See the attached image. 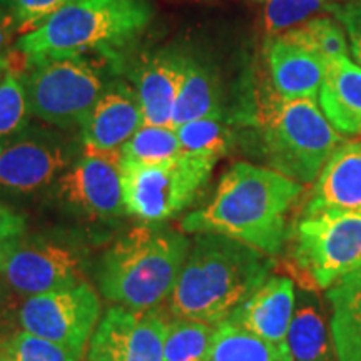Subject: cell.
I'll return each instance as SVG.
<instances>
[{
    "instance_id": "31",
    "label": "cell",
    "mask_w": 361,
    "mask_h": 361,
    "mask_svg": "<svg viewBox=\"0 0 361 361\" xmlns=\"http://www.w3.org/2000/svg\"><path fill=\"white\" fill-rule=\"evenodd\" d=\"M72 2L75 0H0V6L12 17L17 32L24 35Z\"/></svg>"
},
{
    "instance_id": "7",
    "label": "cell",
    "mask_w": 361,
    "mask_h": 361,
    "mask_svg": "<svg viewBox=\"0 0 361 361\" xmlns=\"http://www.w3.org/2000/svg\"><path fill=\"white\" fill-rule=\"evenodd\" d=\"M24 82L30 114L64 129L82 126L104 92L101 74L84 56L34 59Z\"/></svg>"
},
{
    "instance_id": "19",
    "label": "cell",
    "mask_w": 361,
    "mask_h": 361,
    "mask_svg": "<svg viewBox=\"0 0 361 361\" xmlns=\"http://www.w3.org/2000/svg\"><path fill=\"white\" fill-rule=\"evenodd\" d=\"M319 104L338 133L361 134V67L348 56L326 61Z\"/></svg>"
},
{
    "instance_id": "12",
    "label": "cell",
    "mask_w": 361,
    "mask_h": 361,
    "mask_svg": "<svg viewBox=\"0 0 361 361\" xmlns=\"http://www.w3.org/2000/svg\"><path fill=\"white\" fill-rule=\"evenodd\" d=\"M61 201L92 219H116L128 214L119 162L84 154L57 180Z\"/></svg>"
},
{
    "instance_id": "2",
    "label": "cell",
    "mask_w": 361,
    "mask_h": 361,
    "mask_svg": "<svg viewBox=\"0 0 361 361\" xmlns=\"http://www.w3.org/2000/svg\"><path fill=\"white\" fill-rule=\"evenodd\" d=\"M274 266L269 255L246 243L202 233L194 239L169 296L171 313L216 326L258 290Z\"/></svg>"
},
{
    "instance_id": "29",
    "label": "cell",
    "mask_w": 361,
    "mask_h": 361,
    "mask_svg": "<svg viewBox=\"0 0 361 361\" xmlns=\"http://www.w3.org/2000/svg\"><path fill=\"white\" fill-rule=\"evenodd\" d=\"M30 107L25 82L16 72L6 71L0 79V139L19 133L27 126Z\"/></svg>"
},
{
    "instance_id": "18",
    "label": "cell",
    "mask_w": 361,
    "mask_h": 361,
    "mask_svg": "<svg viewBox=\"0 0 361 361\" xmlns=\"http://www.w3.org/2000/svg\"><path fill=\"white\" fill-rule=\"evenodd\" d=\"M273 90L283 99H318L326 61L305 45L279 35L268 49Z\"/></svg>"
},
{
    "instance_id": "15",
    "label": "cell",
    "mask_w": 361,
    "mask_h": 361,
    "mask_svg": "<svg viewBox=\"0 0 361 361\" xmlns=\"http://www.w3.org/2000/svg\"><path fill=\"white\" fill-rule=\"evenodd\" d=\"M295 308L296 295L293 279L269 276L228 319L268 341L288 343V329Z\"/></svg>"
},
{
    "instance_id": "10",
    "label": "cell",
    "mask_w": 361,
    "mask_h": 361,
    "mask_svg": "<svg viewBox=\"0 0 361 361\" xmlns=\"http://www.w3.org/2000/svg\"><path fill=\"white\" fill-rule=\"evenodd\" d=\"M168 322L156 310H107L89 341V361H164Z\"/></svg>"
},
{
    "instance_id": "36",
    "label": "cell",
    "mask_w": 361,
    "mask_h": 361,
    "mask_svg": "<svg viewBox=\"0 0 361 361\" xmlns=\"http://www.w3.org/2000/svg\"><path fill=\"white\" fill-rule=\"evenodd\" d=\"M7 71V66H4V64H0V79H2V75H4V72Z\"/></svg>"
},
{
    "instance_id": "9",
    "label": "cell",
    "mask_w": 361,
    "mask_h": 361,
    "mask_svg": "<svg viewBox=\"0 0 361 361\" xmlns=\"http://www.w3.org/2000/svg\"><path fill=\"white\" fill-rule=\"evenodd\" d=\"M99 322L101 301L85 283L25 298L17 313L20 329L79 353L87 348Z\"/></svg>"
},
{
    "instance_id": "23",
    "label": "cell",
    "mask_w": 361,
    "mask_h": 361,
    "mask_svg": "<svg viewBox=\"0 0 361 361\" xmlns=\"http://www.w3.org/2000/svg\"><path fill=\"white\" fill-rule=\"evenodd\" d=\"M207 361H295L288 343H273L226 319L216 324Z\"/></svg>"
},
{
    "instance_id": "5",
    "label": "cell",
    "mask_w": 361,
    "mask_h": 361,
    "mask_svg": "<svg viewBox=\"0 0 361 361\" xmlns=\"http://www.w3.org/2000/svg\"><path fill=\"white\" fill-rule=\"evenodd\" d=\"M252 121L269 169L300 184L313 183L343 144L314 99H283L271 92L256 107Z\"/></svg>"
},
{
    "instance_id": "25",
    "label": "cell",
    "mask_w": 361,
    "mask_h": 361,
    "mask_svg": "<svg viewBox=\"0 0 361 361\" xmlns=\"http://www.w3.org/2000/svg\"><path fill=\"white\" fill-rule=\"evenodd\" d=\"M213 336V324L176 318L166 329L164 361H207Z\"/></svg>"
},
{
    "instance_id": "28",
    "label": "cell",
    "mask_w": 361,
    "mask_h": 361,
    "mask_svg": "<svg viewBox=\"0 0 361 361\" xmlns=\"http://www.w3.org/2000/svg\"><path fill=\"white\" fill-rule=\"evenodd\" d=\"M283 37L311 49V51L319 54L324 61L346 56V51H348L341 27L331 19H324V17L308 20L300 27H293L283 34Z\"/></svg>"
},
{
    "instance_id": "21",
    "label": "cell",
    "mask_w": 361,
    "mask_h": 361,
    "mask_svg": "<svg viewBox=\"0 0 361 361\" xmlns=\"http://www.w3.org/2000/svg\"><path fill=\"white\" fill-rule=\"evenodd\" d=\"M286 341L295 361H338L331 329H328L322 306L311 291L308 295L305 291L300 298Z\"/></svg>"
},
{
    "instance_id": "6",
    "label": "cell",
    "mask_w": 361,
    "mask_h": 361,
    "mask_svg": "<svg viewBox=\"0 0 361 361\" xmlns=\"http://www.w3.org/2000/svg\"><path fill=\"white\" fill-rule=\"evenodd\" d=\"M290 238L286 269L305 291L328 290L361 268V213L356 211L303 216Z\"/></svg>"
},
{
    "instance_id": "1",
    "label": "cell",
    "mask_w": 361,
    "mask_h": 361,
    "mask_svg": "<svg viewBox=\"0 0 361 361\" xmlns=\"http://www.w3.org/2000/svg\"><path fill=\"white\" fill-rule=\"evenodd\" d=\"M303 191L278 171L236 162L221 178L213 200L183 219V231L214 233L274 256L288 241V213Z\"/></svg>"
},
{
    "instance_id": "3",
    "label": "cell",
    "mask_w": 361,
    "mask_h": 361,
    "mask_svg": "<svg viewBox=\"0 0 361 361\" xmlns=\"http://www.w3.org/2000/svg\"><path fill=\"white\" fill-rule=\"evenodd\" d=\"M191 245L184 234L139 226L104 252L97 269L106 300L129 310H156L171 296Z\"/></svg>"
},
{
    "instance_id": "13",
    "label": "cell",
    "mask_w": 361,
    "mask_h": 361,
    "mask_svg": "<svg viewBox=\"0 0 361 361\" xmlns=\"http://www.w3.org/2000/svg\"><path fill=\"white\" fill-rule=\"evenodd\" d=\"M79 258L66 247L44 241H25L12 251L0 278L13 295L35 296L78 284Z\"/></svg>"
},
{
    "instance_id": "37",
    "label": "cell",
    "mask_w": 361,
    "mask_h": 361,
    "mask_svg": "<svg viewBox=\"0 0 361 361\" xmlns=\"http://www.w3.org/2000/svg\"><path fill=\"white\" fill-rule=\"evenodd\" d=\"M0 361H11V360H8V356H6L2 351H0Z\"/></svg>"
},
{
    "instance_id": "27",
    "label": "cell",
    "mask_w": 361,
    "mask_h": 361,
    "mask_svg": "<svg viewBox=\"0 0 361 361\" xmlns=\"http://www.w3.org/2000/svg\"><path fill=\"white\" fill-rule=\"evenodd\" d=\"M0 351L11 361H82L84 356L20 328L0 341Z\"/></svg>"
},
{
    "instance_id": "17",
    "label": "cell",
    "mask_w": 361,
    "mask_h": 361,
    "mask_svg": "<svg viewBox=\"0 0 361 361\" xmlns=\"http://www.w3.org/2000/svg\"><path fill=\"white\" fill-rule=\"evenodd\" d=\"M188 56L164 51L152 56L135 75V94L144 124L173 128V111L186 74Z\"/></svg>"
},
{
    "instance_id": "26",
    "label": "cell",
    "mask_w": 361,
    "mask_h": 361,
    "mask_svg": "<svg viewBox=\"0 0 361 361\" xmlns=\"http://www.w3.org/2000/svg\"><path fill=\"white\" fill-rule=\"evenodd\" d=\"M183 151L223 157L233 144V133L223 114L207 116L176 129Z\"/></svg>"
},
{
    "instance_id": "32",
    "label": "cell",
    "mask_w": 361,
    "mask_h": 361,
    "mask_svg": "<svg viewBox=\"0 0 361 361\" xmlns=\"http://www.w3.org/2000/svg\"><path fill=\"white\" fill-rule=\"evenodd\" d=\"M25 218L0 204V269L6 263L12 251L24 239Z\"/></svg>"
},
{
    "instance_id": "16",
    "label": "cell",
    "mask_w": 361,
    "mask_h": 361,
    "mask_svg": "<svg viewBox=\"0 0 361 361\" xmlns=\"http://www.w3.org/2000/svg\"><path fill=\"white\" fill-rule=\"evenodd\" d=\"M323 211L361 213V139L343 142L316 178L303 216Z\"/></svg>"
},
{
    "instance_id": "11",
    "label": "cell",
    "mask_w": 361,
    "mask_h": 361,
    "mask_svg": "<svg viewBox=\"0 0 361 361\" xmlns=\"http://www.w3.org/2000/svg\"><path fill=\"white\" fill-rule=\"evenodd\" d=\"M71 149L45 133H19L0 139V189L34 192L71 166Z\"/></svg>"
},
{
    "instance_id": "14",
    "label": "cell",
    "mask_w": 361,
    "mask_h": 361,
    "mask_svg": "<svg viewBox=\"0 0 361 361\" xmlns=\"http://www.w3.org/2000/svg\"><path fill=\"white\" fill-rule=\"evenodd\" d=\"M144 126L135 89L116 82L104 89L82 128L84 154L121 161L124 144Z\"/></svg>"
},
{
    "instance_id": "30",
    "label": "cell",
    "mask_w": 361,
    "mask_h": 361,
    "mask_svg": "<svg viewBox=\"0 0 361 361\" xmlns=\"http://www.w3.org/2000/svg\"><path fill=\"white\" fill-rule=\"evenodd\" d=\"M263 2L266 32L276 34L301 24L319 8H331L328 4L335 2V0H263Z\"/></svg>"
},
{
    "instance_id": "20",
    "label": "cell",
    "mask_w": 361,
    "mask_h": 361,
    "mask_svg": "<svg viewBox=\"0 0 361 361\" xmlns=\"http://www.w3.org/2000/svg\"><path fill=\"white\" fill-rule=\"evenodd\" d=\"M331 329L338 361H361V268L328 288Z\"/></svg>"
},
{
    "instance_id": "24",
    "label": "cell",
    "mask_w": 361,
    "mask_h": 361,
    "mask_svg": "<svg viewBox=\"0 0 361 361\" xmlns=\"http://www.w3.org/2000/svg\"><path fill=\"white\" fill-rule=\"evenodd\" d=\"M183 152L178 133L173 128L147 126L137 129L121 151L119 168H144L164 164Z\"/></svg>"
},
{
    "instance_id": "35",
    "label": "cell",
    "mask_w": 361,
    "mask_h": 361,
    "mask_svg": "<svg viewBox=\"0 0 361 361\" xmlns=\"http://www.w3.org/2000/svg\"><path fill=\"white\" fill-rule=\"evenodd\" d=\"M13 32H17V29L12 17L4 8H0V64L4 66H7L6 52L11 47Z\"/></svg>"
},
{
    "instance_id": "34",
    "label": "cell",
    "mask_w": 361,
    "mask_h": 361,
    "mask_svg": "<svg viewBox=\"0 0 361 361\" xmlns=\"http://www.w3.org/2000/svg\"><path fill=\"white\" fill-rule=\"evenodd\" d=\"M20 303H17L11 288L0 278V341L6 340L11 333L16 331L17 313ZM19 326V324H17Z\"/></svg>"
},
{
    "instance_id": "22",
    "label": "cell",
    "mask_w": 361,
    "mask_h": 361,
    "mask_svg": "<svg viewBox=\"0 0 361 361\" xmlns=\"http://www.w3.org/2000/svg\"><path fill=\"white\" fill-rule=\"evenodd\" d=\"M223 114L221 85L213 67L188 57L186 74L173 111V129L207 116Z\"/></svg>"
},
{
    "instance_id": "8",
    "label": "cell",
    "mask_w": 361,
    "mask_h": 361,
    "mask_svg": "<svg viewBox=\"0 0 361 361\" xmlns=\"http://www.w3.org/2000/svg\"><path fill=\"white\" fill-rule=\"evenodd\" d=\"M218 161L183 151L164 164L121 169L126 211L147 223L173 218L194 201Z\"/></svg>"
},
{
    "instance_id": "4",
    "label": "cell",
    "mask_w": 361,
    "mask_h": 361,
    "mask_svg": "<svg viewBox=\"0 0 361 361\" xmlns=\"http://www.w3.org/2000/svg\"><path fill=\"white\" fill-rule=\"evenodd\" d=\"M151 17L149 0H75L20 35L16 47L30 61L82 56L128 44L146 29Z\"/></svg>"
},
{
    "instance_id": "33",
    "label": "cell",
    "mask_w": 361,
    "mask_h": 361,
    "mask_svg": "<svg viewBox=\"0 0 361 361\" xmlns=\"http://www.w3.org/2000/svg\"><path fill=\"white\" fill-rule=\"evenodd\" d=\"M331 12H335V16L345 25L351 54L361 67V0H353L345 6L331 7Z\"/></svg>"
}]
</instances>
